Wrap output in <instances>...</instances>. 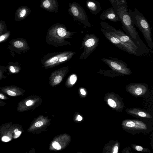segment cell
<instances>
[{
    "label": "cell",
    "instance_id": "cell-1",
    "mask_svg": "<svg viewBox=\"0 0 153 153\" xmlns=\"http://www.w3.org/2000/svg\"><path fill=\"white\" fill-rule=\"evenodd\" d=\"M114 11L123 25L122 27L133 39L140 44V39L134 25L129 15L126 0H109Z\"/></svg>",
    "mask_w": 153,
    "mask_h": 153
},
{
    "label": "cell",
    "instance_id": "cell-2",
    "mask_svg": "<svg viewBox=\"0 0 153 153\" xmlns=\"http://www.w3.org/2000/svg\"><path fill=\"white\" fill-rule=\"evenodd\" d=\"M129 15L134 24L142 33L149 47L153 49L152 37V30L148 22L143 14L135 8L133 11L129 9Z\"/></svg>",
    "mask_w": 153,
    "mask_h": 153
},
{
    "label": "cell",
    "instance_id": "cell-3",
    "mask_svg": "<svg viewBox=\"0 0 153 153\" xmlns=\"http://www.w3.org/2000/svg\"><path fill=\"white\" fill-rule=\"evenodd\" d=\"M151 122L148 120L127 119L122 122L121 126L124 131L131 134H147L153 130Z\"/></svg>",
    "mask_w": 153,
    "mask_h": 153
},
{
    "label": "cell",
    "instance_id": "cell-4",
    "mask_svg": "<svg viewBox=\"0 0 153 153\" xmlns=\"http://www.w3.org/2000/svg\"><path fill=\"white\" fill-rule=\"evenodd\" d=\"M100 25L102 28L108 31L110 34L114 36L121 42L130 46L135 49L141 52V45L125 34L121 30H117L106 22H101Z\"/></svg>",
    "mask_w": 153,
    "mask_h": 153
},
{
    "label": "cell",
    "instance_id": "cell-5",
    "mask_svg": "<svg viewBox=\"0 0 153 153\" xmlns=\"http://www.w3.org/2000/svg\"><path fill=\"white\" fill-rule=\"evenodd\" d=\"M101 60L108 65L114 71L123 75H130L132 71L123 61L116 58H103Z\"/></svg>",
    "mask_w": 153,
    "mask_h": 153
},
{
    "label": "cell",
    "instance_id": "cell-6",
    "mask_svg": "<svg viewBox=\"0 0 153 153\" xmlns=\"http://www.w3.org/2000/svg\"><path fill=\"white\" fill-rule=\"evenodd\" d=\"M11 125L9 123L0 126V136L3 141L8 142L12 139L16 138L22 133L19 125Z\"/></svg>",
    "mask_w": 153,
    "mask_h": 153
},
{
    "label": "cell",
    "instance_id": "cell-7",
    "mask_svg": "<svg viewBox=\"0 0 153 153\" xmlns=\"http://www.w3.org/2000/svg\"><path fill=\"white\" fill-rule=\"evenodd\" d=\"M68 5V14L72 16L74 20L80 22L87 26L91 27L87 14L82 7L76 2H69Z\"/></svg>",
    "mask_w": 153,
    "mask_h": 153
},
{
    "label": "cell",
    "instance_id": "cell-8",
    "mask_svg": "<svg viewBox=\"0 0 153 153\" xmlns=\"http://www.w3.org/2000/svg\"><path fill=\"white\" fill-rule=\"evenodd\" d=\"M101 30L105 38L116 47L130 54L137 56L141 54V52L135 49L127 44L121 42L106 30L101 28Z\"/></svg>",
    "mask_w": 153,
    "mask_h": 153
},
{
    "label": "cell",
    "instance_id": "cell-9",
    "mask_svg": "<svg viewBox=\"0 0 153 153\" xmlns=\"http://www.w3.org/2000/svg\"><path fill=\"white\" fill-rule=\"evenodd\" d=\"M104 100L108 106L117 111L121 112L125 107L120 97L114 92L106 94L104 97Z\"/></svg>",
    "mask_w": 153,
    "mask_h": 153
},
{
    "label": "cell",
    "instance_id": "cell-10",
    "mask_svg": "<svg viewBox=\"0 0 153 153\" xmlns=\"http://www.w3.org/2000/svg\"><path fill=\"white\" fill-rule=\"evenodd\" d=\"M126 90L135 97H146L149 92L147 84L144 83H131L126 86Z\"/></svg>",
    "mask_w": 153,
    "mask_h": 153
},
{
    "label": "cell",
    "instance_id": "cell-11",
    "mask_svg": "<svg viewBox=\"0 0 153 153\" xmlns=\"http://www.w3.org/2000/svg\"><path fill=\"white\" fill-rule=\"evenodd\" d=\"M128 114L135 117L141 119L142 120H152L153 116L149 112L140 108H128L126 110Z\"/></svg>",
    "mask_w": 153,
    "mask_h": 153
},
{
    "label": "cell",
    "instance_id": "cell-12",
    "mask_svg": "<svg viewBox=\"0 0 153 153\" xmlns=\"http://www.w3.org/2000/svg\"><path fill=\"white\" fill-rule=\"evenodd\" d=\"M99 41V38L94 34L87 36L84 45L87 48L88 53L90 54L96 49L98 45Z\"/></svg>",
    "mask_w": 153,
    "mask_h": 153
},
{
    "label": "cell",
    "instance_id": "cell-13",
    "mask_svg": "<svg viewBox=\"0 0 153 153\" xmlns=\"http://www.w3.org/2000/svg\"><path fill=\"white\" fill-rule=\"evenodd\" d=\"M40 6L49 12L57 13L59 11L57 0H41Z\"/></svg>",
    "mask_w": 153,
    "mask_h": 153
},
{
    "label": "cell",
    "instance_id": "cell-14",
    "mask_svg": "<svg viewBox=\"0 0 153 153\" xmlns=\"http://www.w3.org/2000/svg\"><path fill=\"white\" fill-rule=\"evenodd\" d=\"M1 92L11 97H16L23 95V91L20 88L14 85L2 87L0 88Z\"/></svg>",
    "mask_w": 153,
    "mask_h": 153
},
{
    "label": "cell",
    "instance_id": "cell-15",
    "mask_svg": "<svg viewBox=\"0 0 153 153\" xmlns=\"http://www.w3.org/2000/svg\"><path fill=\"white\" fill-rule=\"evenodd\" d=\"M100 19L103 20L108 19L114 22L120 21L118 16L115 12L112 7L104 10L100 16Z\"/></svg>",
    "mask_w": 153,
    "mask_h": 153
},
{
    "label": "cell",
    "instance_id": "cell-16",
    "mask_svg": "<svg viewBox=\"0 0 153 153\" xmlns=\"http://www.w3.org/2000/svg\"><path fill=\"white\" fill-rule=\"evenodd\" d=\"M30 9L27 6H22L19 7L15 14L14 19L18 22L26 18L31 13Z\"/></svg>",
    "mask_w": 153,
    "mask_h": 153
},
{
    "label": "cell",
    "instance_id": "cell-17",
    "mask_svg": "<svg viewBox=\"0 0 153 153\" xmlns=\"http://www.w3.org/2000/svg\"><path fill=\"white\" fill-rule=\"evenodd\" d=\"M85 3L87 7L93 14L98 13L102 9L100 3L96 0H88Z\"/></svg>",
    "mask_w": 153,
    "mask_h": 153
},
{
    "label": "cell",
    "instance_id": "cell-18",
    "mask_svg": "<svg viewBox=\"0 0 153 153\" xmlns=\"http://www.w3.org/2000/svg\"><path fill=\"white\" fill-rule=\"evenodd\" d=\"M119 147L120 143L117 141H111L104 146L103 152L117 153Z\"/></svg>",
    "mask_w": 153,
    "mask_h": 153
},
{
    "label": "cell",
    "instance_id": "cell-19",
    "mask_svg": "<svg viewBox=\"0 0 153 153\" xmlns=\"http://www.w3.org/2000/svg\"><path fill=\"white\" fill-rule=\"evenodd\" d=\"M10 42L14 49L19 51H23L26 47L25 43L22 39H13Z\"/></svg>",
    "mask_w": 153,
    "mask_h": 153
},
{
    "label": "cell",
    "instance_id": "cell-20",
    "mask_svg": "<svg viewBox=\"0 0 153 153\" xmlns=\"http://www.w3.org/2000/svg\"><path fill=\"white\" fill-rule=\"evenodd\" d=\"M9 73L11 74H15L18 73L20 71L21 68L17 65V64L10 62L7 66Z\"/></svg>",
    "mask_w": 153,
    "mask_h": 153
},
{
    "label": "cell",
    "instance_id": "cell-21",
    "mask_svg": "<svg viewBox=\"0 0 153 153\" xmlns=\"http://www.w3.org/2000/svg\"><path fill=\"white\" fill-rule=\"evenodd\" d=\"M131 146L134 150L138 152L149 153L151 152L148 149L144 148L143 147L139 145L132 144L131 145Z\"/></svg>",
    "mask_w": 153,
    "mask_h": 153
},
{
    "label": "cell",
    "instance_id": "cell-22",
    "mask_svg": "<svg viewBox=\"0 0 153 153\" xmlns=\"http://www.w3.org/2000/svg\"><path fill=\"white\" fill-rule=\"evenodd\" d=\"M8 31L5 22L4 20L0 21V35Z\"/></svg>",
    "mask_w": 153,
    "mask_h": 153
},
{
    "label": "cell",
    "instance_id": "cell-23",
    "mask_svg": "<svg viewBox=\"0 0 153 153\" xmlns=\"http://www.w3.org/2000/svg\"><path fill=\"white\" fill-rule=\"evenodd\" d=\"M10 35V32H6L0 35V43L4 42L9 38Z\"/></svg>",
    "mask_w": 153,
    "mask_h": 153
},
{
    "label": "cell",
    "instance_id": "cell-24",
    "mask_svg": "<svg viewBox=\"0 0 153 153\" xmlns=\"http://www.w3.org/2000/svg\"><path fill=\"white\" fill-rule=\"evenodd\" d=\"M7 66H0V80L6 78L4 74L7 71Z\"/></svg>",
    "mask_w": 153,
    "mask_h": 153
},
{
    "label": "cell",
    "instance_id": "cell-25",
    "mask_svg": "<svg viewBox=\"0 0 153 153\" xmlns=\"http://www.w3.org/2000/svg\"><path fill=\"white\" fill-rule=\"evenodd\" d=\"M52 145L54 148L57 150H59L61 149L62 147L61 145L58 143L56 141L53 142Z\"/></svg>",
    "mask_w": 153,
    "mask_h": 153
},
{
    "label": "cell",
    "instance_id": "cell-26",
    "mask_svg": "<svg viewBox=\"0 0 153 153\" xmlns=\"http://www.w3.org/2000/svg\"><path fill=\"white\" fill-rule=\"evenodd\" d=\"M77 80V77L75 75H72L70 77V81L71 85H74Z\"/></svg>",
    "mask_w": 153,
    "mask_h": 153
},
{
    "label": "cell",
    "instance_id": "cell-27",
    "mask_svg": "<svg viewBox=\"0 0 153 153\" xmlns=\"http://www.w3.org/2000/svg\"><path fill=\"white\" fill-rule=\"evenodd\" d=\"M62 77L61 76H57L55 77L54 79V82L55 84H59L61 82L62 80Z\"/></svg>",
    "mask_w": 153,
    "mask_h": 153
},
{
    "label": "cell",
    "instance_id": "cell-28",
    "mask_svg": "<svg viewBox=\"0 0 153 153\" xmlns=\"http://www.w3.org/2000/svg\"><path fill=\"white\" fill-rule=\"evenodd\" d=\"M58 60V58L57 57H54L49 60V63L51 64H54L57 62Z\"/></svg>",
    "mask_w": 153,
    "mask_h": 153
},
{
    "label": "cell",
    "instance_id": "cell-29",
    "mask_svg": "<svg viewBox=\"0 0 153 153\" xmlns=\"http://www.w3.org/2000/svg\"><path fill=\"white\" fill-rule=\"evenodd\" d=\"M0 99L3 100H7L8 99V98L4 95V93L1 91L0 92Z\"/></svg>",
    "mask_w": 153,
    "mask_h": 153
},
{
    "label": "cell",
    "instance_id": "cell-30",
    "mask_svg": "<svg viewBox=\"0 0 153 153\" xmlns=\"http://www.w3.org/2000/svg\"><path fill=\"white\" fill-rule=\"evenodd\" d=\"M43 124V123L42 121H38L35 124V126L36 127H39L41 126Z\"/></svg>",
    "mask_w": 153,
    "mask_h": 153
},
{
    "label": "cell",
    "instance_id": "cell-31",
    "mask_svg": "<svg viewBox=\"0 0 153 153\" xmlns=\"http://www.w3.org/2000/svg\"><path fill=\"white\" fill-rule=\"evenodd\" d=\"M67 57L66 56L62 57L60 58L59 59V62H62L65 61L67 59Z\"/></svg>",
    "mask_w": 153,
    "mask_h": 153
},
{
    "label": "cell",
    "instance_id": "cell-32",
    "mask_svg": "<svg viewBox=\"0 0 153 153\" xmlns=\"http://www.w3.org/2000/svg\"><path fill=\"white\" fill-rule=\"evenodd\" d=\"M7 103L0 100V107H2L7 105Z\"/></svg>",
    "mask_w": 153,
    "mask_h": 153
},
{
    "label": "cell",
    "instance_id": "cell-33",
    "mask_svg": "<svg viewBox=\"0 0 153 153\" xmlns=\"http://www.w3.org/2000/svg\"><path fill=\"white\" fill-rule=\"evenodd\" d=\"M81 93L83 95H85L86 94V92L83 89H81L80 90Z\"/></svg>",
    "mask_w": 153,
    "mask_h": 153
},
{
    "label": "cell",
    "instance_id": "cell-34",
    "mask_svg": "<svg viewBox=\"0 0 153 153\" xmlns=\"http://www.w3.org/2000/svg\"><path fill=\"white\" fill-rule=\"evenodd\" d=\"M77 119L78 121H80L82 119V117L80 115H78L77 117Z\"/></svg>",
    "mask_w": 153,
    "mask_h": 153
}]
</instances>
